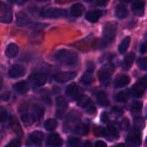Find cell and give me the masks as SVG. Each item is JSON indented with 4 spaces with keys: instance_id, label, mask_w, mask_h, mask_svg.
I'll use <instances>...</instances> for the list:
<instances>
[{
    "instance_id": "f6af8a7d",
    "label": "cell",
    "mask_w": 147,
    "mask_h": 147,
    "mask_svg": "<svg viewBox=\"0 0 147 147\" xmlns=\"http://www.w3.org/2000/svg\"><path fill=\"white\" fill-rule=\"evenodd\" d=\"M21 146V143L18 141V140H12L10 143H9L7 145V146L9 147H16V146Z\"/></svg>"
},
{
    "instance_id": "f5cc1de1",
    "label": "cell",
    "mask_w": 147,
    "mask_h": 147,
    "mask_svg": "<svg viewBox=\"0 0 147 147\" xmlns=\"http://www.w3.org/2000/svg\"><path fill=\"white\" fill-rule=\"evenodd\" d=\"M43 101H45L48 105L52 104V101H51V99H49V97H44L43 98Z\"/></svg>"
},
{
    "instance_id": "f35d334b",
    "label": "cell",
    "mask_w": 147,
    "mask_h": 147,
    "mask_svg": "<svg viewBox=\"0 0 147 147\" xmlns=\"http://www.w3.org/2000/svg\"><path fill=\"white\" fill-rule=\"evenodd\" d=\"M7 117H8L7 111L3 107H0V123L4 122L7 120Z\"/></svg>"
},
{
    "instance_id": "11a10c76",
    "label": "cell",
    "mask_w": 147,
    "mask_h": 147,
    "mask_svg": "<svg viewBox=\"0 0 147 147\" xmlns=\"http://www.w3.org/2000/svg\"><path fill=\"white\" fill-rule=\"evenodd\" d=\"M2 86H3V79H2L1 77H0V89L2 88Z\"/></svg>"
},
{
    "instance_id": "d6a6232c",
    "label": "cell",
    "mask_w": 147,
    "mask_h": 147,
    "mask_svg": "<svg viewBox=\"0 0 147 147\" xmlns=\"http://www.w3.org/2000/svg\"><path fill=\"white\" fill-rule=\"evenodd\" d=\"M33 112H34V119L40 120L43 115H44V109L38 105H34L33 108Z\"/></svg>"
},
{
    "instance_id": "f1b7e54d",
    "label": "cell",
    "mask_w": 147,
    "mask_h": 147,
    "mask_svg": "<svg viewBox=\"0 0 147 147\" xmlns=\"http://www.w3.org/2000/svg\"><path fill=\"white\" fill-rule=\"evenodd\" d=\"M89 131H90L89 127L86 124H78L74 129L75 134H79V135H83V136L88 134Z\"/></svg>"
},
{
    "instance_id": "4fadbf2b",
    "label": "cell",
    "mask_w": 147,
    "mask_h": 147,
    "mask_svg": "<svg viewBox=\"0 0 147 147\" xmlns=\"http://www.w3.org/2000/svg\"><path fill=\"white\" fill-rule=\"evenodd\" d=\"M127 142L130 146H139L141 145V138L139 134L136 133H132L129 134L127 138Z\"/></svg>"
},
{
    "instance_id": "f546056e",
    "label": "cell",
    "mask_w": 147,
    "mask_h": 147,
    "mask_svg": "<svg viewBox=\"0 0 147 147\" xmlns=\"http://www.w3.org/2000/svg\"><path fill=\"white\" fill-rule=\"evenodd\" d=\"M21 120H22V121L23 122V124L25 126H31L35 121L34 115H30V114H23V115H21Z\"/></svg>"
},
{
    "instance_id": "8992f818",
    "label": "cell",
    "mask_w": 147,
    "mask_h": 147,
    "mask_svg": "<svg viewBox=\"0 0 147 147\" xmlns=\"http://www.w3.org/2000/svg\"><path fill=\"white\" fill-rule=\"evenodd\" d=\"M76 76H77V72L75 71H62L55 74L53 78L54 80L59 83H65L75 78Z\"/></svg>"
},
{
    "instance_id": "7a4b0ae2",
    "label": "cell",
    "mask_w": 147,
    "mask_h": 147,
    "mask_svg": "<svg viewBox=\"0 0 147 147\" xmlns=\"http://www.w3.org/2000/svg\"><path fill=\"white\" fill-rule=\"evenodd\" d=\"M117 32V23L115 22H108L103 28L102 39V47H108L111 42L114 41Z\"/></svg>"
},
{
    "instance_id": "d6986e66",
    "label": "cell",
    "mask_w": 147,
    "mask_h": 147,
    "mask_svg": "<svg viewBox=\"0 0 147 147\" xmlns=\"http://www.w3.org/2000/svg\"><path fill=\"white\" fill-rule=\"evenodd\" d=\"M66 94L73 99H77L80 96L79 95V90L75 84H71L67 86Z\"/></svg>"
},
{
    "instance_id": "484cf974",
    "label": "cell",
    "mask_w": 147,
    "mask_h": 147,
    "mask_svg": "<svg viewBox=\"0 0 147 147\" xmlns=\"http://www.w3.org/2000/svg\"><path fill=\"white\" fill-rule=\"evenodd\" d=\"M128 14V10L127 9V7H125L124 5H118L115 9V15L118 18L120 19H123L125 18Z\"/></svg>"
},
{
    "instance_id": "9c48e42d",
    "label": "cell",
    "mask_w": 147,
    "mask_h": 147,
    "mask_svg": "<svg viewBox=\"0 0 147 147\" xmlns=\"http://www.w3.org/2000/svg\"><path fill=\"white\" fill-rule=\"evenodd\" d=\"M102 134H105L104 136H105L106 138H108L109 140H110V141H111L112 140H117V139L119 138V132H118V129H117V127H116L115 125H113V124L109 125V126L107 127V129H103Z\"/></svg>"
},
{
    "instance_id": "7402d4cb",
    "label": "cell",
    "mask_w": 147,
    "mask_h": 147,
    "mask_svg": "<svg viewBox=\"0 0 147 147\" xmlns=\"http://www.w3.org/2000/svg\"><path fill=\"white\" fill-rule=\"evenodd\" d=\"M44 38V33L42 31H35L30 36V41L34 44H40Z\"/></svg>"
},
{
    "instance_id": "db71d44e",
    "label": "cell",
    "mask_w": 147,
    "mask_h": 147,
    "mask_svg": "<svg viewBox=\"0 0 147 147\" xmlns=\"http://www.w3.org/2000/svg\"><path fill=\"white\" fill-rule=\"evenodd\" d=\"M7 7H8L7 5H4V4H3V3L1 1H0V10H1L2 9H3V10H4V9H5Z\"/></svg>"
},
{
    "instance_id": "5b68a950",
    "label": "cell",
    "mask_w": 147,
    "mask_h": 147,
    "mask_svg": "<svg viewBox=\"0 0 147 147\" xmlns=\"http://www.w3.org/2000/svg\"><path fill=\"white\" fill-rule=\"evenodd\" d=\"M147 87V77L145 76L143 77L140 80H139L134 86L132 89L133 91V95L135 97H141L144 93L146 92Z\"/></svg>"
},
{
    "instance_id": "cb8c5ba5",
    "label": "cell",
    "mask_w": 147,
    "mask_h": 147,
    "mask_svg": "<svg viewBox=\"0 0 147 147\" xmlns=\"http://www.w3.org/2000/svg\"><path fill=\"white\" fill-rule=\"evenodd\" d=\"M12 18H13V16H12V13H11V8L8 6L4 9V13L0 17V21L3 23H9L12 21Z\"/></svg>"
},
{
    "instance_id": "d4e9b609",
    "label": "cell",
    "mask_w": 147,
    "mask_h": 147,
    "mask_svg": "<svg viewBox=\"0 0 147 147\" xmlns=\"http://www.w3.org/2000/svg\"><path fill=\"white\" fill-rule=\"evenodd\" d=\"M134 59H135V53H129L127 55V57L125 58V59H124L123 68L126 69V70L129 69L132 66V65H133V63L134 61Z\"/></svg>"
},
{
    "instance_id": "816d5d0a",
    "label": "cell",
    "mask_w": 147,
    "mask_h": 147,
    "mask_svg": "<svg viewBox=\"0 0 147 147\" xmlns=\"http://www.w3.org/2000/svg\"><path fill=\"white\" fill-rule=\"evenodd\" d=\"M2 98H3V100H8V99L9 98V92H6L4 95L2 96Z\"/></svg>"
},
{
    "instance_id": "ee69618b",
    "label": "cell",
    "mask_w": 147,
    "mask_h": 147,
    "mask_svg": "<svg viewBox=\"0 0 147 147\" xmlns=\"http://www.w3.org/2000/svg\"><path fill=\"white\" fill-rule=\"evenodd\" d=\"M101 120H102V121L103 123H107V122L109 121V116L108 113L103 112V113L102 114V115H101Z\"/></svg>"
},
{
    "instance_id": "9f6ffc18",
    "label": "cell",
    "mask_w": 147,
    "mask_h": 147,
    "mask_svg": "<svg viewBox=\"0 0 147 147\" xmlns=\"http://www.w3.org/2000/svg\"><path fill=\"white\" fill-rule=\"evenodd\" d=\"M121 1H123V2H126V3H128V2H130V1H132V0H121Z\"/></svg>"
},
{
    "instance_id": "74e56055",
    "label": "cell",
    "mask_w": 147,
    "mask_h": 147,
    "mask_svg": "<svg viewBox=\"0 0 147 147\" xmlns=\"http://www.w3.org/2000/svg\"><path fill=\"white\" fill-rule=\"evenodd\" d=\"M120 126H121V128L122 130H124V131L128 130V129L130 128V121H129V120H128L127 118L123 119V120L121 121Z\"/></svg>"
},
{
    "instance_id": "5bb4252c",
    "label": "cell",
    "mask_w": 147,
    "mask_h": 147,
    "mask_svg": "<svg viewBox=\"0 0 147 147\" xmlns=\"http://www.w3.org/2000/svg\"><path fill=\"white\" fill-rule=\"evenodd\" d=\"M67 107H68V103L66 100L63 96H59L57 98V115L60 116L61 114H63L65 110L67 109Z\"/></svg>"
},
{
    "instance_id": "836d02e7",
    "label": "cell",
    "mask_w": 147,
    "mask_h": 147,
    "mask_svg": "<svg viewBox=\"0 0 147 147\" xmlns=\"http://www.w3.org/2000/svg\"><path fill=\"white\" fill-rule=\"evenodd\" d=\"M44 126H45V128H46L47 131H53V130H54V129L57 127L58 123H57V121H56L55 120H53V119H48V120L46 121Z\"/></svg>"
},
{
    "instance_id": "4dcf8cb0",
    "label": "cell",
    "mask_w": 147,
    "mask_h": 147,
    "mask_svg": "<svg viewBox=\"0 0 147 147\" xmlns=\"http://www.w3.org/2000/svg\"><path fill=\"white\" fill-rule=\"evenodd\" d=\"M78 104L82 108H86L90 103V98L87 96H79L78 98Z\"/></svg>"
},
{
    "instance_id": "ac0fdd59",
    "label": "cell",
    "mask_w": 147,
    "mask_h": 147,
    "mask_svg": "<svg viewBox=\"0 0 147 147\" xmlns=\"http://www.w3.org/2000/svg\"><path fill=\"white\" fill-rule=\"evenodd\" d=\"M14 89L20 94H25L29 90V85L26 81H20L14 85Z\"/></svg>"
},
{
    "instance_id": "60d3db41",
    "label": "cell",
    "mask_w": 147,
    "mask_h": 147,
    "mask_svg": "<svg viewBox=\"0 0 147 147\" xmlns=\"http://www.w3.org/2000/svg\"><path fill=\"white\" fill-rule=\"evenodd\" d=\"M95 68H96V65H95V63L93 61H88L87 62V65H86V71L87 72L93 73Z\"/></svg>"
},
{
    "instance_id": "f907efd6",
    "label": "cell",
    "mask_w": 147,
    "mask_h": 147,
    "mask_svg": "<svg viewBox=\"0 0 147 147\" xmlns=\"http://www.w3.org/2000/svg\"><path fill=\"white\" fill-rule=\"evenodd\" d=\"M28 1V0H15V2H16L17 4H19V5H22V4H24V3H26Z\"/></svg>"
},
{
    "instance_id": "7dc6e473",
    "label": "cell",
    "mask_w": 147,
    "mask_h": 147,
    "mask_svg": "<svg viewBox=\"0 0 147 147\" xmlns=\"http://www.w3.org/2000/svg\"><path fill=\"white\" fill-rule=\"evenodd\" d=\"M95 146L97 147H106L107 146V144L105 142L102 141V140H98V141H96L95 143Z\"/></svg>"
},
{
    "instance_id": "9a60e30c",
    "label": "cell",
    "mask_w": 147,
    "mask_h": 147,
    "mask_svg": "<svg viewBox=\"0 0 147 147\" xmlns=\"http://www.w3.org/2000/svg\"><path fill=\"white\" fill-rule=\"evenodd\" d=\"M102 15V11L100 9H96V10H93V11H90L86 14V20L90 22H97L100 17Z\"/></svg>"
},
{
    "instance_id": "1f68e13d",
    "label": "cell",
    "mask_w": 147,
    "mask_h": 147,
    "mask_svg": "<svg viewBox=\"0 0 147 147\" xmlns=\"http://www.w3.org/2000/svg\"><path fill=\"white\" fill-rule=\"evenodd\" d=\"M10 127L13 128L14 132H15L17 135H19V136H22V128H21L19 123L17 122V121H16L15 118H12V120H11V121H10Z\"/></svg>"
},
{
    "instance_id": "6da1fadb",
    "label": "cell",
    "mask_w": 147,
    "mask_h": 147,
    "mask_svg": "<svg viewBox=\"0 0 147 147\" xmlns=\"http://www.w3.org/2000/svg\"><path fill=\"white\" fill-rule=\"evenodd\" d=\"M55 59L61 64L67 66H74L78 62V56L76 53L61 49L58 51L55 54Z\"/></svg>"
},
{
    "instance_id": "8fae6325",
    "label": "cell",
    "mask_w": 147,
    "mask_h": 147,
    "mask_svg": "<svg viewBox=\"0 0 147 147\" xmlns=\"http://www.w3.org/2000/svg\"><path fill=\"white\" fill-rule=\"evenodd\" d=\"M131 79L130 77L128 75L126 74H122L118 76L115 80V88H121V87H124L126 85H127L130 83Z\"/></svg>"
},
{
    "instance_id": "ffe728a7",
    "label": "cell",
    "mask_w": 147,
    "mask_h": 147,
    "mask_svg": "<svg viewBox=\"0 0 147 147\" xmlns=\"http://www.w3.org/2000/svg\"><path fill=\"white\" fill-rule=\"evenodd\" d=\"M43 139H44V134L40 131H34L29 136L30 141L34 144H40V142H42Z\"/></svg>"
},
{
    "instance_id": "b9f144b4",
    "label": "cell",
    "mask_w": 147,
    "mask_h": 147,
    "mask_svg": "<svg viewBox=\"0 0 147 147\" xmlns=\"http://www.w3.org/2000/svg\"><path fill=\"white\" fill-rule=\"evenodd\" d=\"M112 111H113V113H114L116 116H121V115H123V113H124L123 109H122L121 108L118 107V106H115V107H113Z\"/></svg>"
},
{
    "instance_id": "c3c4849f",
    "label": "cell",
    "mask_w": 147,
    "mask_h": 147,
    "mask_svg": "<svg viewBox=\"0 0 147 147\" xmlns=\"http://www.w3.org/2000/svg\"><path fill=\"white\" fill-rule=\"evenodd\" d=\"M96 108H95V106H94V105L90 106V107L87 109V112H88L89 114H95V113H96Z\"/></svg>"
},
{
    "instance_id": "7c38bea8",
    "label": "cell",
    "mask_w": 147,
    "mask_h": 147,
    "mask_svg": "<svg viewBox=\"0 0 147 147\" xmlns=\"http://www.w3.org/2000/svg\"><path fill=\"white\" fill-rule=\"evenodd\" d=\"M47 143L51 146H60L63 144L62 139L58 134H52L48 136Z\"/></svg>"
},
{
    "instance_id": "83f0119b",
    "label": "cell",
    "mask_w": 147,
    "mask_h": 147,
    "mask_svg": "<svg viewBox=\"0 0 147 147\" xmlns=\"http://www.w3.org/2000/svg\"><path fill=\"white\" fill-rule=\"evenodd\" d=\"M130 42H131V38L129 36H127L122 40V41L121 42V44L118 47V50H119L120 53H124L127 50Z\"/></svg>"
},
{
    "instance_id": "ba28073f",
    "label": "cell",
    "mask_w": 147,
    "mask_h": 147,
    "mask_svg": "<svg viewBox=\"0 0 147 147\" xmlns=\"http://www.w3.org/2000/svg\"><path fill=\"white\" fill-rule=\"evenodd\" d=\"M26 72L25 67H23L21 65H14L11 66V68L9 71V76L12 78H20L22 77Z\"/></svg>"
},
{
    "instance_id": "8d00e7d4",
    "label": "cell",
    "mask_w": 147,
    "mask_h": 147,
    "mask_svg": "<svg viewBox=\"0 0 147 147\" xmlns=\"http://www.w3.org/2000/svg\"><path fill=\"white\" fill-rule=\"evenodd\" d=\"M137 64H138V66H139L141 70H143V71H146L147 70L146 58H140V59H139Z\"/></svg>"
},
{
    "instance_id": "30bf717a",
    "label": "cell",
    "mask_w": 147,
    "mask_h": 147,
    "mask_svg": "<svg viewBox=\"0 0 147 147\" xmlns=\"http://www.w3.org/2000/svg\"><path fill=\"white\" fill-rule=\"evenodd\" d=\"M132 9L137 16H143L145 13V3L141 0H135L132 5Z\"/></svg>"
},
{
    "instance_id": "d590c367",
    "label": "cell",
    "mask_w": 147,
    "mask_h": 147,
    "mask_svg": "<svg viewBox=\"0 0 147 147\" xmlns=\"http://www.w3.org/2000/svg\"><path fill=\"white\" fill-rule=\"evenodd\" d=\"M142 106H143V103L141 102H138V101H136V102H133L132 103V105H131V111H132V113H134V114H137V113H139V112H140V110L142 109Z\"/></svg>"
},
{
    "instance_id": "6f0895ef",
    "label": "cell",
    "mask_w": 147,
    "mask_h": 147,
    "mask_svg": "<svg viewBox=\"0 0 147 147\" xmlns=\"http://www.w3.org/2000/svg\"><path fill=\"white\" fill-rule=\"evenodd\" d=\"M37 1H39V2H44V1H46V0H37Z\"/></svg>"
},
{
    "instance_id": "4316f807",
    "label": "cell",
    "mask_w": 147,
    "mask_h": 147,
    "mask_svg": "<svg viewBox=\"0 0 147 147\" xmlns=\"http://www.w3.org/2000/svg\"><path fill=\"white\" fill-rule=\"evenodd\" d=\"M130 96V91L128 90H122L121 92H119L116 96H115V99L117 102H126L128 98Z\"/></svg>"
},
{
    "instance_id": "e575fe53",
    "label": "cell",
    "mask_w": 147,
    "mask_h": 147,
    "mask_svg": "<svg viewBox=\"0 0 147 147\" xmlns=\"http://www.w3.org/2000/svg\"><path fill=\"white\" fill-rule=\"evenodd\" d=\"M80 80H81V83L89 85V84H92V82H93V77L91 76V73L86 72V73H84V74L81 77V79H80Z\"/></svg>"
},
{
    "instance_id": "44dd1931",
    "label": "cell",
    "mask_w": 147,
    "mask_h": 147,
    "mask_svg": "<svg viewBox=\"0 0 147 147\" xmlns=\"http://www.w3.org/2000/svg\"><path fill=\"white\" fill-rule=\"evenodd\" d=\"M84 11V6L82 3H75L71 8V13L73 16H80Z\"/></svg>"
},
{
    "instance_id": "bcb514c9",
    "label": "cell",
    "mask_w": 147,
    "mask_h": 147,
    "mask_svg": "<svg viewBox=\"0 0 147 147\" xmlns=\"http://www.w3.org/2000/svg\"><path fill=\"white\" fill-rule=\"evenodd\" d=\"M96 3L100 6H105L108 4L109 1V0H96Z\"/></svg>"
},
{
    "instance_id": "7bdbcfd3",
    "label": "cell",
    "mask_w": 147,
    "mask_h": 147,
    "mask_svg": "<svg viewBox=\"0 0 147 147\" xmlns=\"http://www.w3.org/2000/svg\"><path fill=\"white\" fill-rule=\"evenodd\" d=\"M69 143H70V145H71V146H80L81 141H80V140H79V139H77V138H71V139H70V140H69Z\"/></svg>"
},
{
    "instance_id": "3957f363",
    "label": "cell",
    "mask_w": 147,
    "mask_h": 147,
    "mask_svg": "<svg viewBox=\"0 0 147 147\" xmlns=\"http://www.w3.org/2000/svg\"><path fill=\"white\" fill-rule=\"evenodd\" d=\"M114 70H115V67H114L113 64L109 63V64L103 65L98 71V78L103 86L109 85V79L114 72Z\"/></svg>"
},
{
    "instance_id": "e0dca14e",
    "label": "cell",
    "mask_w": 147,
    "mask_h": 147,
    "mask_svg": "<svg viewBox=\"0 0 147 147\" xmlns=\"http://www.w3.org/2000/svg\"><path fill=\"white\" fill-rule=\"evenodd\" d=\"M18 51H19L18 46L16 44H15V43H11L6 48V50H5V55L8 58H14V57H16L17 55Z\"/></svg>"
},
{
    "instance_id": "681fc988",
    "label": "cell",
    "mask_w": 147,
    "mask_h": 147,
    "mask_svg": "<svg viewBox=\"0 0 147 147\" xmlns=\"http://www.w3.org/2000/svg\"><path fill=\"white\" fill-rule=\"evenodd\" d=\"M140 52H141L142 53H145L146 52V42L142 44L141 48H140Z\"/></svg>"
},
{
    "instance_id": "52a82bcc",
    "label": "cell",
    "mask_w": 147,
    "mask_h": 147,
    "mask_svg": "<svg viewBox=\"0 0 147 147\" xmlns=\"http://www.w3.org/2000/svg\"><path fill=\"white\" fill-rule=\"evenodd\" d=\"M28 78L34 86H42L47 80V78L44 73H34L30 75Z\"/></svg>"
},
{
    "instance_id": "ab89813d",
    "label": "cell",
    "mask_w": 147,
    "mask_h": 147,
    "mask_svg": "<svg viewBox=\"0 0 147 147\" xmlns=\"http://www.w3.org/2000/svg\"><path fill=\"white\" fill-rule=\"evenodd\" d=\"M134 125H135L136 128L142 129L145 127V121L142 118H137L134 121Z\"/></svg>"
},
{
    "instance_id": "603a6c76",
    "label": "cell",
    "mask_w": 147,
    "mask_h": 147,
    "mask_svg": "<svg viewBox=\"0 0 147 147\" xmlns=\"http://www.w3.org/2000/svg\"><path fill=\"white\" fill-rule=\"evenodd\" d=\"M96 99H97L98 102L101 105H102V106H108L109 104V98H108L107 95L103 91H96Z\"/></svg>"
},
{
    "instance_id": "277c9868",
    "label": "cell",
    "mask_w": 147,
    "mask_h": 147,
    "mask_svg": "<svg viewBox=\"0 0 147 147\" xmlns=\"http://www.w3.org/2000/svg\"><path fill=\"white\" fill-rule=\"evenodd\" d=\"M40 16L45 18H59L65 17L67 16V12L64 9H57V8H51L47 9L40 13Z\"/></svg>"
},
{
    "instance_id": "2e32d148",
    "label": "cell",
    "mask_w": 147,
    "mask_h": 147,
    "mask_svg": "<svg viewBox=\"0 0 147 147\" xmlns=\"http://www.w3.org/2000/svg\"><path fill=\"white\" fill-rule=\"evenodd\" d=\"M29 23V19L25 12H19L16 15V24L20 27L26 26Z\"/></svg>"
}]
</instances>
